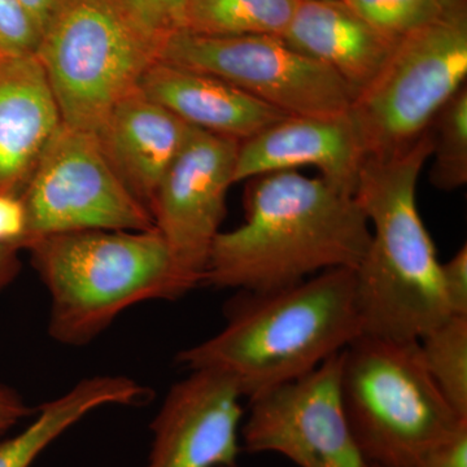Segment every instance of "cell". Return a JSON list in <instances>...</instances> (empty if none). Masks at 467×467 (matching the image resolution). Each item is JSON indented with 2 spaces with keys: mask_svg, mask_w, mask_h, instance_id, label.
<instances>
[{
  "mask_svg": "<svg viewBox=\"0 0 467 467\" xmlns=\"http://www.w3.org/2000/svg\"><path fill=\"white\" fill-rule=\"evenodd\" d=\"M251 180L244 221L218 234L202 284L263 292L299 284L326 270L358 266L371 232L355 195L297 171Z\"/></svg>",
  "mask_w": 467,
  "mask_h": 467,
  "instance_id": "6da1fadb",
  "label": "cell"
},
{
  "mask_svg": "<svg viewBox=\"0 0 467 467\" xmlns=\"http://www.w3.org/2000/svg\"><path fill=\"white\" fill-rule=\"evenodd\" d=\"M225 316L217 334L178 353L177 361L190 371L223 374L248 400L306 376L362 335L352 267L278 290L238 291Z\"/></svg>",
  "mask_w": 467,
  "mask_h": 467,
  "instance_id": "7a4b0ae2",
  "label": "cell"
},
{
  "mask_svg": "<svg viewBox=\"0 0 467 467\" xmlns=\"http://www.w3.org/2000/svg\"><path fill=\"white\" fill-rule=\"evenodd\" d=\"M427 130L407 150L367 158L355 198L370 225L364 259L355 269L362 334L420 340L451 317L441 263L417 207V183L431 158Z\"/></svg>",
  "mask_w": 467,
  "mask_h": 467,
  "instance_id": "3957f363",
  "label": "cell"
},
{
  "mask_svg": "<svg viewBox=\"0 0 467 467\" xmlns=\"http://www.w3.org/2000/svg\"><path fill=\"white\" fill-rule=\"evenodd\" d=\"M26 250L50 294L48 333L66 346L91 343L130 306L177 300L201 285L156 229L55 234Z\"/></svg>",
  "mask_w": 467,
  "mask_h": 467,
  "instance_id": "277c9868",
  "label": "cell"
},
{
  "mask_svg": "<svg viewBox=\"0 0 467 467\" xmlns=\"http://www.w3.org/2000/svg\"><path fill=\"white\" fill-rule=\"evenodd\" d=\"M340 398L368 466L416 467L467 423L427 371L418 340H353L342 350Z\"/></svg>",
  "mask_w": 467,
  "mask_h": 467,
  "instance_id": "5b68a950",
  "label": "cell"
},
{
  "mask_svg": "<svg viewBox=\"0 0 467 467\" xmlns=\"http://www.w3.org/2000/svg\"><path fill=\"white\" fill-rule=\"evenodd\" d=\"M164 38L129 0H67L36 51L63 124L97 133L110 110L140 90Z\"/></svg>",
  "mask_w": 467,
  "mask_h": 467,
  "instance_id": "8992f818",
  "label": "cell"
},
{
  "mask_svg": "<svg viewBox=\"0 0 467 467\" xmlns=\"http://www.w3.org/2000/svg\"><path fill=\"white\" fill-rule=\"evenodd\" d=\"M466 77L467 7L461 3L396 43L382 70L353 100L349 113L367 158L410 147Z\"/></svg>",
  "mask_w": 467,
  "mask_h": 467,
  "instance_id": "52a82bcc",
  "label": "cell"
},
{
  "mask_svg": "<svg viewBox=\"0 0 467 467\" xmlns=\"http://www.w3.org/2000/svg\"><path fill=\"white\" fill-rule=\"evenodd\" d=\"M159 60L229 82L285 116L348 112L353 95L330 67L275 36H205L175 30Z\"/></svg>",
  "mask_w": 467,
  "mask_h": 467,
  "instance_id": "ba28073f",
  "label": "cell"
},
{
  "mask_svg": "<svg viewBox=\"0 0 467 467\" xmlns=\"http://www.w3.org/2000/svg\"><path fill=\"white\" fill-rule=\"evenodd\" d=\"M21 198L27 214L26 248L55 234L155 229L149 209L117 177L95 135L64 124L46 147Z\"/></svg>",
  "mask_w": 467,
  "mask_h": 467,
  "instance_id": "9c48e42d",
  "label": "cell"
},
{
  "mask_svg": "<svg viewBox=\"0 0 467 467\" xmlns=\"http://www.w3.org/2000/svg\"><path fill=\"white\" fill-rule=\"evenodd\" d=\"M342 352L306 376L250 400L243 450L275 453L297 467H368L340 398Z\"/></svg>",
  "mask_w": 467,
  "mask_h": 467,
  "instance_id": "30bf717a",
  "label": "cell"
},
{
  "mask_svg": "<svg viewBox=\"0 0 467 467\" xmlns=\"http://www.w3.org/2000/svg\"><path fill=\"white\" fill-rule=\"evenodd\" d=\"M239 144L193 128L150 205L153 225L174 259L201 285L212 244L225 220Z\"/></svg>",
  "mask_w": 467,
  "mask_h": 467,
  "instance_id": "8fae6325",
  "label": "cell"
},
{
  "mask_svg": "<svg viewBox=\"0 0 467 467\" xmlns=\"http://www.w3.org/2000/svg\"><path fill=\"white\" fill-rule=\"evenodd\" d=\"M242 395L216 371L192 370L175 383L156 414L146 467H236Z\"/></svg>",
  "mask_w": 467,
  "mask_h": 467,
  "instance_id": "7c38bea8",
  "label": "cell"
},
{
  "mask_svg": "<svg viewBox=\"0 0 467 467\" xmlns=\"http://www.w3.org/2000/svg\"><path fill=\"white\" fill-rule=\"evenodd\" d=\"M365 160L349 110L337 116H285L239 144L234 183L313 167L335 189L355 195Z\"/></svg>",
  "mask_w": 467,
  "mask_h": 467,
  "instance_id": "4fadbf2b",
  "label": "cell"
},
{
  "mask_svg": "<svg viewBox=\"0 0 467 467\" xmlns=\"http://www.w3.org/2000/svg\"><path fill=\"white\" fill-rule=\"evenodd\" d=\"M61 124L36 55L0 54V192L23 193Z\"/></svg>",
  "mask_w": 467,
  "mask_h": 467,
  "instance_id": "5bb4252c",
  "label": "cell"
},
{
  "mask_svg": "<svg viewBox=\"0 0 467 467\" xmlns=\"http://www.w3.org/2000/svg\"><path fill=\"white\" fill-rule=\"evenodd\" d=\"M192 130L137 90L110 110L94 135L117 177L150 211L160 182Z\"/></svg>",
  "mask_w": 467,
  "mask_h": 467,
  "instance_id": "9a60e30c",
  "label": "cell"
},
{
  "mask_svg": "<svg viewBox=\"0 0 467 467\" xmlns=\"http://www.w3.org/2000/svg\"><path fill=\"white\" fill-rule=\"evenodd\" d=\"M140 90L187 125L239 143L285 116L223 79L161 60L147 70Z\"/></svg>",
  "mask_w": 467,
  "mask_h": 467,
  "instance_id": "2e32d148",
  "label": "cell"
},
{
  "mask_svg": "<svg viewBox=\"0 0 467 467\" xmlns=\"http://www.w3.org/2000/svg\"><path fill=\"white\" fill-rule=\"evenodd\" d=\"M282 39L330 67L353 100L374 81L396 46L342 0H300Z\"/></svg>",
  "mask_w": 467,
  "mask_h": 467,
  "instance_id": "e0dca14e",
  "label": "cell"
},
{
  "mask_svg": "<svg viewBox=\"0 0 467 467\" xmlns=\"http://www.w3.org/2000/svg\"><path fill=\"white\" fill-rule=\"evenodd\" d=\"M146 396L147 389L128 377L86 378L41 405L32 422L18 434L0 439V467H32L52 442L92 411L110 405H135Z\"/></svg>",
  "mask_w": 467,
  "mask_h": 467,
  "instance_id": "ac0fdd59",
  "label": "cell"
},
{
  "mask_svg": "<svg viewBox=\"0 0 467 467\" xmlns=\"http://www.w3.org/2000/svg\"><path fill=\"white\" fill-rule=\"evenodd\" d=\"M300 0H186L180 30L205 36H285Z\"/></svg>",
  "mask_w": 467,
  "mask_h": 467,
  "instance_id": "d6986e66",
  "label": "cell"
},
{
  "mask_svg": "<svg viewBox=\"0 0 467 467\" xmlns=\"http://www.w3.org/2000/svg\"><path fill=\"white\" fill-rule=\"evenodd\" d=\"M418 343L427 371L445 400L467 420V317L451 316Z\"/></svg>",
  "mask_w": 467,
  "mask_h": 467,
  "instance_id": "ffe728a7",
  "label": "cell"
},
{
  "mask_svg": "<svg viewBox=\"0 0 467 467\" xmlns=\"http://www.w3.org/2000/svg\"><path fill=\"white\" fill-rule=\"evenodd\" d=\"M434 158L430 182L441 192L467 183V88L462 86L439 110L430 126Z\"/></svg>",
  "mask_w": 467,
  "mask_h": 467,
  "instance_id": "44dd1931",
  "label": "cell"
},
{
  "mask_svg": "<svg viewBox=\"0 0 467 467\" xmlns=\"http://www.w3.org/2000/svg\"><path fill=\"white\" fill-rule=\"evenodd\" d=\"M368 26L389 41L400 39L425 26L445 11L434 0H342ZM466 3V2H465Z\"/></svg>",
  "mask_w": 467,
  "mask_h": 467,
  "instance_id": "7402d4cb",
  "label": "cell"
},
{
  "mask_svg": "<svg viewBox=\"0 0 467 467\" xmlns=\"http://www.w3.org/2000/svg\"><path fill=\"white\" fill-rule=\"evenodd\" d=\"M42 33L18 0H0V54H36Z\"/></svg>",
  "mask_w": 467,
  "mask_h": 467,
  "instance_id": "603a6c76",
  "label": "cell"
},
{
  "mask_svg": "<svg viewBox=\"0 0 467 467\" xmlns=\"http://www.w3.org/2000/svg\"><path fill=\"white\" fill-rule=\"evenodd\" d=\"M27 244V214L23 198L18 193L0 192V248L26 250Z\"/></svg>",
  "mask_w": 467,
  "mask_h": 467,
  "instance_id": "cb8c5ba5",
  "label": "cell"
},
{
  "mask_svg": "<svg viewBox=\"0 0 467 467\" xmlns=\"http://www.w3.org/2000/svg\"><path fill=\"white\" fill-rule=\"evenodd\" d=\"M441 285L451 316L467 317V247L441 264Z\"/></svg>",
  "mask_w": 467,
  "mask_h": 467,
  "instance_id": "d4e9b609",
  "label": "cell"
},
{
  "mask_svg": "<svg viewBox=\"0 0 467 467\" xmlns=\"http://www.w3.org/2000/svg\"><path fill=\"white\" fill-rule=\"evenodd\" d=\"M184 2L186 0H129L144 23L162 36L182 26Z\"/></svg>",
  "mask_w": 467,
  "mask_h": 467,
  "instance_id": "484cf974",
  "label": "cell"
},
{
  "mask_svg": "<svg viewBox=\"0 0 467 467\" xmlns=\"http://www.w3.org/2000/svg\"><path fill=\"white\" fill-rule=\"evenodd\" d=\"M416 467H467V423L430 451Z\"/></svg>",
  "mask_w": 467,
  "mask_h": 467,
  "instance_id": "4316f807",
  "label": "cell"
},
{
  "mask_svg": "<svg viewBox=\"0 0 467 467\" xmlns=\"http://www.w3.org/2000/svg\"><path fill=\"white\" fill-rule=\"evenodd\" d=\"M33 413L17 392L8 387H0V439Z\"/></svg>",
  "mask_w": 467,
  "mask_h": 467,
  "instance_id": "83f0119b",
  "label": "cell"
},
{
  "mask_svg": "<svg viewBox=\"0 0 467 467\" xmlns=\"http://www.w3.org/2000/svg\"><path fill=\"white\" fill-rule=\"evenodd\" d=\"M18 2L36 18L42 30H45L52 17L60 11L67 0H18Z\"/></svg>",
  "mask_w": 467,
  "mask_h": 467,
  "instance_id": "f1b7e54d",
  "label": "cell"
},
{
  "mask_svg": "<svg viewBox=\"0 0 467 467\" xmlns=\"http://www.w3.org/2000/svg\"><path fill=\"white\" fill-rule=\"evenodd\" d=\"M20 272L18 252L0 248V294L16 279Z\"/></svg>",
  "mask_w": 467,
  "mask_h": 467,
  "instance_id": "f546056e",
  "label": "cell"
},
{
  "mask_svg": "<svg viewBox=\"0 0 467 467\" xmlns=\"http://www.w3.org/2000/svg\"><path fill=\"white\" fill-rule=\"evenodd\" d=\"M435 3L441 5V7L451 8L454 7V5H459L461 3H465L466 0H434Z\"/></svg>",
  "mask_w": 467,
  "mask_h": 467,
  "instance_id": "4dcf8cb0",
  "label": "cell"
},
{
  "mask_svg": "<svg viewBox=\"0 0 467 467\" xmlns=\"http://www.w3.org/2000/svg\"><path fill=\"white\" fill-rule=\"evenodd\" d=\"M368 467H374V466H368Z\"/></svg>",
  "mask_w": 467,
  "mask_h": 467,
  "instance_id": "1f68e13d",
  "label": "cell"
}]
</instances>
